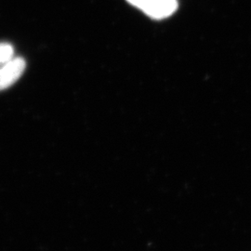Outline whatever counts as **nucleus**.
Returning a JSON list of instances; mask_svg holds the SVG:
<instances>
[{
  "label": "nucleus",
  "mask_w": 251,
  "mask_h": 251,
  "mask_svg": "<svg viewBox=\"0 0 251 251\" xmlns=\"http://www.w3.org/2000/svg\"><path fill=\"white\" fill-rule=\"evenodd\" d=\"M14 58V49L9 43H0V67Z\"/></svg>",
  "instance_id": "7ed1b4c3"
},
{
  "label": "nucleus",
  "mask_w": 251,
  "mask_h": 251,
  "mask_svg": "<svg viewBox=\"0 0 251 251\" xmlns=\"http://www.w3.org/2000/svg\"><path fill=\"white\" fill-rule=\"evenodd\" d=\"M129 4L144 11L150 18L162 20L171 16L178 9L177 0H126Z\"/></svg>",
  "instance_id": "f257e3e1"
},
{
  "label": "nucleus",
  "mask_w": 251,
  "mask_h": 251,
  "mask_svg": "<svg viewBox=\"0 0 251 251\" xmlns=\"http://www.w3.org/2000/svg\"><path fill=\"white\" fill-rule=\"evenodd\" d=\"M26 63L22 57H14L0 67V90L12 86L25 72Z\"/></svg>",
  "instance_id": "f03ea898"
}]
</instances>
